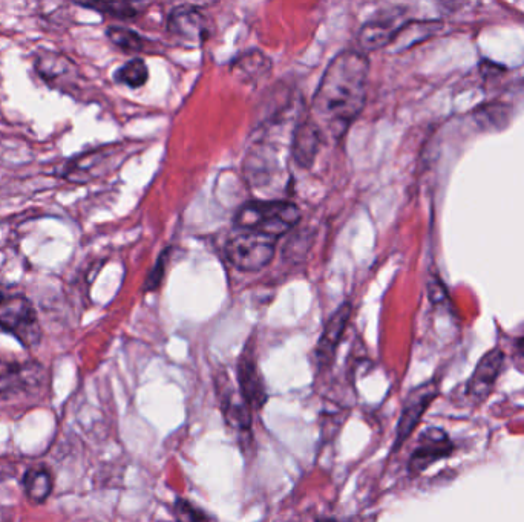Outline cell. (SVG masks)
I'll return each mask as SVG.
<instances>
[{"label": "cell", "instance_id": "29", "mask_svg": "<svg viewBox=\"0 0 524 522\" xmlns=\"http://www.w3.org/2000/svg\"><path fill=\"white\" fill-rule=\"evenodd\" d=\"M319 522H338V521H335V519H324V521H319Z\"/></svg>", "mask_w": 524, "mask_h": 522}, {"label": "cell", "instance_id": "23", "mask_svg": "<svg viewBox=\"0 0 524 522\" xmlns=\"http://www.w3.org/2000/svg\"><path fill=\"white\" fill-rule=\"evenodd\" d=\"M80 7L99 11L106 16L117 17V19H132L138 16L140 10L134 4L128 2H94V4H79Z\"/></svg>", "mask_w": 524, "mask_h": 522}, {"label": "cell", "instance_id": "8", "mask_svg": "<svg viewBox=\"0 0 524 522\" xmlns=\"http://www.w3.org/2000/svg\"><path fill=\"white\" fill-rule=\"evenodd\" d=\"M238 389L252 412L261 411L269 400L266 383L256 365L252 345H247L238 362Z\"/></svg>", "mask_w": 524, "mask_h": 522}, {"label": "cell", "instance_id": "28", "mask_svg": "<svg viewBox=\"0 0 524 522\" xmlns=\"http://www.w3.org/2000/svg\"><path fill=\"white\" fill-rule=\"evenodd\" d=\"M518 346H520V351L524 356V339H521L520 342H518Z\"/></svg>", "mask_w": 524, "mask_h": 522}, {"label": "cell", "instance_id": "9", "mask_svg": "<svg viewBox=\"0 0 524 522\" xmlns=\"http://www.w3.org/2000/svg\"><path fill=\"white\" fill-rule=\"evenodd\" d=\"M452 446L451 440L448 435L439 428L426 429L422 435H420L419 443H417L416 449L410 458V469L411 474H422L423 470L433 466L437 461L442 458L448 457L451 454Z\"/></svg>", "mask_w": 524, "mask_h": 522}, {"label": "cell", "instance_id": "4", "mask_svg": "<svg viewBox=\"0 0 524 522\" xmlns=\"http://www.w3.org/2000/svg\"><path fill=\"white\" fill-rule=\"evenodd\" d=\"M0 328L13 334L25 348H34L42 340L36 308L23 294L8 296L0 304Z\"/></svg>", "mask_w": 524, "mask_h": 522}, {"label": "cell", "instance_id": "15", "mask_svg": "<svg viewBox=\"0 0 524 522\" xmlns=\"http://www.w3.org/2000/svg\"><path fill=\"white\" fill-rule=\"evenodd\" d=\"M246 177L253 187L269 186L276 173L281 170L275 149L269 144H256L246 158Z\"/></svg>", "mask_w": 524, "mask_h": 522}, {"label": "cell", "instance_id": "25", "mask_svg": "<svg viewBox=\"0 0 524 522\" xmlns=\"http://www.w3.org/2000/svg\"><path fill=\"white\" fill-rule=\"evenodd\" d=\"M166 258H168V256L163 255L158 259L157 265H155L151 276H149L148 281H146V290H155V288L161 284V281H163L164 261H166Z\"/></svg>", "mask_w": 524, "mask_h": 522}, {"label": "cell", "instance_id": "1", "mask_svg": "<svg viewBox=\"0 0 524 522\" xmlns=\"http://www.w3.org/2000/svg\"><path fill=\"white\" fill-rule=\"evenodd\" d=\"M368 76V57L357 49H344L328 63L310 109V120L324 138L344 137L364 111Z\"/></svg>", "mask_w": 524, "mask_h": 522}, {"label": "cell", "instance_id": "24", "mask_svg": "<svg viewBox=\"0 0 524 522\" xmlns=\"http://www.w3.org/2000/svg\"><path fill=\"white\" fill-rule=\"evenodd\" d=\"M174 512L178 522H215L209 513L186 500L175 501Z\"/></svg>", "mask_w": 524, "mask_h": 522}, {"label": "cell", "instance_id": "20", "mask_svg": "<svg viewBox=\"0 0 524 522\" xmlns=\"http://www.w3.org/2000/svg\"><path fill=\"white\" fill-rule=\"evenodd\" d=\"M53 487V477L46 470H28L23 477V489L34 503H43V501L48 500V496L53 492Z\"/></svg>", "mask_w": 524, "mask_h": 522}, {"label": "cell", "instance_id": "21", "mask_svg": "<svg viewBox=\"0 0 524 522\" xmlns=\"http://www.w3.org/2000/svg\"><path fill=\"white\" fill-rule=\"evenodd\" d=\"M115 82L120 85L128 86L131 89H138L145 86L149 79V69L145 60L132 59L115 71Z\"/></svg>", "mask_w": 524, "mask_h": 522}, {"label": "cell", "instance_id": "16", "mask_svg": "<svg viewBox=\"0 0 524 522\" xmlns=\"http://www.w3.org/2000/svg\"><path fill=\"white\" fill-rule=\"evenodd\" d=\"M503 362H505V354L498 348L489 351L486 356L482 357L468 383V392L472 399L483 400L488 397L489 392L492 391V386L500 376Z\"/></svg>", "mask_w": 524, "mask_h": 522}, {"label": "cell", "instance_id": "5", "mask_svg": "<svg viewBox=\"0 0 524 522\" xmlns=\"http://www.w3.org/2000/svg\"><path fill=\"white\" fill-rule=\"evenodd\" d=\"M437 394H439V388H437L436 383L430 382L417 386L407 395V399L403 402L399 423H397L396 441L393 444L394 451H399L400 446L411 437L414 429L419 425V421L422 420L426 409L430 408L431 403L436 399Z\"/></svg>", "mask_w": 524, "mask_h": 522}, {"label": "cell", "instance_id": "18", "mask_svg": "<svg viewBox=\"0 0 524 522\" xmlns=\"http://www.w3.org/2000/svg\"><path fill=\"white\" fill-rule=\"evenodd\" d=\"M42 374L39 365L33 363L2 362L0 360V395L17 391L36 382Z\"/></svg>", "mask_w": 524, "mask_h": 522}, {"label": "cell", "instance_id": "13", "mask_svg": "<svg viewBox=\"0 0 524 522\" xmlns=\"http://www.w3.org/2000/svg\"><path fill=\"white\" fill-rule=\"evenodd\" d=\"M36 71L39 76L45 80L48 85L56 86L66 92V89L73 88L76 85V79L79 77L76 65L73 60L63 54L54 53V51H43L36 57Z\"/></svg>", "mask_w": 524, "mask_h": 522}, {"label": "cell", "instance_id": "27", "mask_svg": "<svg viewBox=\"0 0 524 522\" xmlns=\"http://www.w3.org/2000/svg\"><path fill=\"white\" fill-rule=\"evenodd\" d=\"M7 297V288H5V285L0 284V304H2Z\"/></svg>", "mask_w": 524, "mask_h": 522}, {"label": "cell", "instance_id": "17", "mask_svg": "<svg viewBox=\"0 0 524 522\" xmlns=\"http://www.w3.org/2000/svg\"><path fill=\"white\" fill-rule=\"evenodd\" d=\"M442 28L443 23L440 20H413V22L403 23L390 46L399 53L400 51H407V49L436 36Z\"/></svg>", "mask_w": 524, "mask_h": 522}, {"label": "cell", "instance_id": "2", "mask_svg": "<svg viewBox=\"0 0 524 522\" xmlns=\"http://www.w3.org/2000/svg\"><path fill=\"white\" fill-rule=\"evenodd\" d=\"M299 219L301 210L290 201H250L236 213L235 226L278 239L295 229Z\"/></svg>", "mask_w": 524, "mask_h": 522}, {"label": "cell", "instance_id": "10", "mask_svg": "<svg viewBox=\"0 0 524 522\" xmlns=\"http://www.w3.org/2000/svg\"><path fill=\"white\" fill-rule=\"evenodd\" d=\"M400 17H402V13L397 10L385 11L374 19L368 20L359 31L361 48L364 51H377V49L390 46L397 31L402 28L403 22Z\"/></svg>", "mask_w": 524, "mask_h": 522}, {"label": "cell", "instance_id": "3", "mask_svg": "<svg viewBox=\"0 0 524 522\" xmlns=\"http://www.w3.org/2000/svg\"><path fill=\"white\" fill-rule=\"evenodd\" d=\"M276 239L262 233L236 230L226 241L230 264L241 271H259L275 258Z\"/></svg>", "mask_w": 524, "mask_h": 522}, {"label": "cell", "instance_id": "7", "mask_svg": "<svg viewBox=\"0 0 524 522\" xmlns=\"http://www.w3.org/2000/svg\"><path fill=\"white\" fill-rule=\"evenodd\" d=\"M168 31L184 45L200 46L209 39L212 28L203 11L183 5L169 14Z\"/></svg>", "mask_w": 524, "mask_h": 522}, {"label": "cell", "instance_id": "22", "mask_svg": "<svg viewBox=\"0 0 524 522\" xmlns=\"http://www.w3.org/2000/svg\"><path fill=\"white\" fill-rule=\"evenodd\" d=\"M106 34H108L109 40L118 48L123 49L125 53H143V51H146V40L129 28L109 27Z\"/></svg>", "mask_w": 524, "mask_h": 522}, {"label": "cell", "instance_id": "11", "mask_svg": "<svg viewBox=\"0 0 524 522\" xmlns=\"http://www.w3.org/2000/svg\"><path fill=\"white\" fill-rule=\"evenodd\" d=\"M117 154L118 149H114V147H100L95 151L86 152V154L74 158L73 161H69L63 175L69 181H76V183L94 180V178L100 177L102 173L111 169Z\"/></svg>", "mask_w": 524, "mask_h": 522}, {"label": "cell", "instance_id": "6", "mask_svg": "<svg viewBox=\"0 0 524 522\" xmlns=\"http://www.w3.org/2000/svg\"><path fill=\"white\" fill-rule=\"evenodd\" d=\"M215 388L226 425L238 434L249 435L252 432V411L244 402L240 389L233 388L232 380L224 372L215 379Z\"/></svg>", "mask_w": 524, "mask_h": 522}, {"label": "cell", "instance_id": "19", "mask_svg": "<svg viewBox=\"0 0 524 522\" xmlns=\"http://www.w3.org/2000/svg\"><path fill=\"white\" fill-rule=\"evenodd\" d=\"M233 71L240 79L246 82H255L261 77L267 76V72L272 69V62L266 54L261 53L258 49H252L249 53H244L243 56L233 62Z\"/></svg>", "mask_w": 524, "mask_h": 522}, {"label": "cell", "instance_id": "26", "mask_svg": "<svg viewBox=\"0 0 524 522\" xmlns=\"http://www.w3.org/2000/svg\"><path fill=\"white\" fill-rule=\"evenodd\" d=\"M428 293H430V299L434 304H443L448 299V293H446L445 287L440 281L428 282Z\"/></svg>", "mask_w": 524, "mask_h": 522}, {"label": "cell", "instance_id": "12", "mask_svg": "<svg viewBox=\"0 0 524 522\" xmlns=\"http://www.w3.org/2000/svg\"><path fill=\"white\" fill-rule=\"evenodd\" d=\"M350 317L351 305L345 302L325 323L321 339H319L318 346H316V359H318L321 368H328L335 362L336 353H338L342 337H344L345 330H347Z\"/></svg>", "mask_w": 524, "mask_h": 522}, {"label": "cell", "instance_id": "14", "mask_svg": "<svg viewBox=\"0 0 524 522\" xmlns=\"http://www.w3.org/2000/svg\"><path fill=\"white\" fill-rule=\"evenodd\" d=\"M321 129L310 120V117L299 121L293 132L292 157L302 169H310L315 164L316 157L324 143Z\"/></svg>", "mask_w": 524, "mask_h": 522}]
</instances>
